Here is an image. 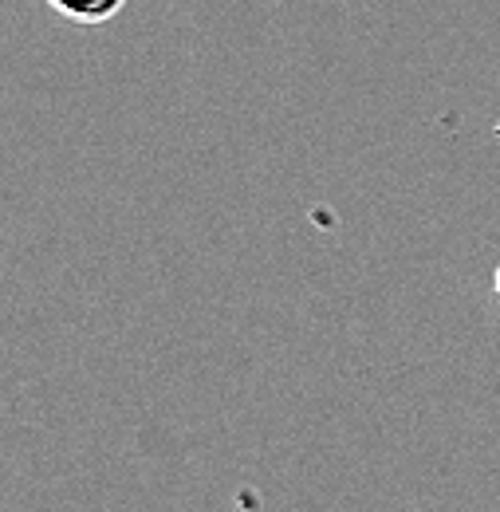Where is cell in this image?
<instances>
[{"instance_id": "6da1fadb", "label": "cell", "mask_w": 500, "mask_h": 512, "mask_svg": "<svg viewBox=\"0 0 500 512\" xmlns=\"http://www.w3.org/2000/svg\"><path fill=\"white\" fill-rule=\"evenodd\" d=\"M48 12H56L67 24H83V28H99L111 24L126 8V0H44Z\"/></svg>"}]
</instances>
